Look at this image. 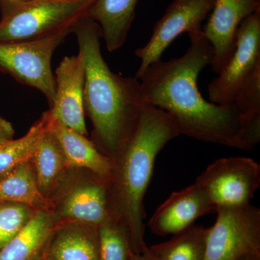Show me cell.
Listing matches in <instances>:
<instances>
[{
    "label": "cell",
    "mask_w": 260,
    "mask_h": 260,
    "mask_svg": "<svg viewBox=\"0 0 260 260\" xmlns=\"http://www.w3.org/2000/svg\"><path fill=\"white\" fill-rule=\"evenodd\" d=\"M181 57L154 61L138 78L145 102L170 114L179 134L200 141L251 150L260 140V115H246L235 105L205 100L198 87L200 72L211 64L213 48L203 34L190 38Z\"/></svg>",
    "instance_id": "obj_1"
},
{
    "label": "cell",
    "mask_w": 260,
    "mask_h": 260,
    "mask_svg": "<svg viewBox=\"0 0 260 260\" xmlns=\"http://www.w3.org/2000/svg\"><path fill=\"white\" fill-rule=\"evenodd\" d=\"M85 65L84 107L93 124L96 148L116 158L138 126L144 101L140 80L113 73L101 50L102 32L87 14L73 27Z\"/></svg>",
    "instance_id": "obj_2"
},
{
    "label": "cell",
    "mask_w": 260,
    "mask_h": 260,
    "mask_svg": "<svg viewBox=\"0 0 260 260\" xmlns=\"http://www.w3.org/2000/svg\"><path fill=\"white\" fill-rule=\"evenodd\" d=\"M179 135L169 113L145 102L135 133L113 160L111 216L125 227L133 254L148 248L144 239V198L155 159L166 145Z\"/></svg>",
    "instance_id": "obj_3"
},
{
    "label": "cell",
    "mask_w": 260,
    "mask_h": 260,
    "mask_svg": "<svg viewBox=\"0 0 260 260\" xmlns=\"http://www.w3.org/2000/svg\"><path fill=\"white\" fill-rule=\"evenodd\" d=\"M208 95L213 104H234L246 115H260V9L241 23L234 54L210 82Z\"/></svg>",
    "instance_id": "obj_4"
},
{
    "label": "cell",
    "mask_w": 260,
    "mask_h": 260,
    "mask_svg": "<svg viewBox=\"0 0 260 260\" xmlns=\"http://www.w3.org/2000/svg\"><path fill=\"white\" fill-rule=\"evenodd\" d=\"M94 0H0V42L36 40L73 26Z\"/></svg>",
    "instance_id": "obj_5"
},
{
    "label": "cell",
    "mask_w": 260,
    "mask_h": 260,
    "mask_svg": "<svg viewBox=\"0 0 260 260\" xmlns=\"http://www.w3.org/2000/svg\"><path fill=\"white\" fill-rule=\"evenodd\" d=\"M73 27L36 40L0 42V71L19 83L39 90L47 98L51 107L56 94L51 58L56 48L73 32Z\"/></svg>",
    "instance_id": "obj_6"
},
{
    "label": "cell",
    "mask_w": 260,
    "mask_h": 260,
    "mask_svg": "<svg viewBox=\"0 0 260 260\" xmlns=\"http://www.w3.org/2000/svg\"><path fill=\"white\" fill-rule=\"evenodd\" d=\"M208 229L203 260H260V209L251 204L219 208Z\"/></svg>",
    "instance_id": "obj_7"
},
{
    "label": "cell",
    "mask_w": 260,
    "mask_h": 260,
    "mask_svg": "<svg viewBox=\"0 0 260 260\" xmlns=\"http://www.w3.org/2000/svg\"><path fill=\"white\" fill-rule=\"evenodd\" d=\"M216 210L251 204L260 186V165L247 157H229L210 164L197 179Z\"/></svg>",
    "instance_id": "obj_8"
},
{
    "label": "cell",
    "mask_w": 260,
    "mask_h": 260,
    "mask_svg": "<svg viewBox=\"0 0 260 260\" xmlns=\"http://www.w3.org/2000/svg\"><path fill=\"white\" fill-rule=\"evenodd\" d=\"M215 0H174L154 27L150 40L135 51L140 59L135 78L138 79L149 65L160 59L166 49L183 32L189 38L203 34L202 23L211 13Z\"/></svg>",
    "instance_id": "obj_9"
},
{
    "label": "cell",
    "mask_w": 260,
    "mask_h": 260,
    "mask_svg": "<svg viewBox=\"0 0 260 260\" xmlns=\"http://www.w3.org/2000/svg\"><path fill=\"white\" fill-rule=\"evenodd\" d=\"M110 180L90 173L83 181H76L61 194L54 221L67 220L99 225L111 217Z\"/></svg>",
    "instance_id": "obj_10"
},
{
    "label": "cell",
    "mask_w": 260,
    "mask_h": 260,
    "mask_svg": "<svg viewBox=\"0 0 260 260\" xmlns=\"http://www.w3.org/2000/svg\"><path fill=\"white\" fill-rule=\"evenodd\" d=\"M260 9V0H215L203 36L213 48L211 68L219 74L236 47L238 29L249 15Z\"/></svg>",
    "instance_id": "obj_11"
},
{
    "label": "cell",
    "mask_w": 260,
    "mask_h": 260,
    "mask_svg": "<svg viewBox=\"0 0 260 260\" xmlns=\"http://www.w3.org/2000/svg\"><path fill=\"white\" fill-rule=\"evenodd\" d=\"M85 75V65L80 53L78 55L65 56L56 70L55 100L48 112L51 119L86 136Z\"/></svg>",
    "instance_id": "obj_12"
},
{
    "label": "cell",
    "mask_w": 260,
    "mask_h": 260,
    "mask_svg": "<svg viewBox=\"0 0 260 260\" xmlns=\"http://www.w3.org/2000/svg\"><path fill=\"white\" fill-rule=\"evenodd\" d=\"M215 212L206 191L195 181L185 189L173 192L155 210L148 226L157 235H174L191 226L200 217Z\"/></svg>",
    "instance_id": "obj_13"
},
{
    "label": "cell",
    "mask_w": 260,
    "mask_h": 260,
    "mask_svg": "<svg viewBox=\"0 0 260 260\" xmlns=\"http://www.w3.org/2000/svg\"><path fill=\"white\" fill-rule=\"evenodd\" d=\"M49 130L60 144L68 169H84L110 180L114 169L112 159L102 153L93 141L51 118Z\"/></svg>",
    "instance_id": "obj_14"
},
{
    "label": "cell",
    "mask_w": 260,
    "mask_h": 260,
    "mask_svg": "<svg viewBox=\"0 0 260 260\" xmlns=\"http://www.w3.org/2000/svg\"><path fill=\"white\" fill-rule=\"evenodd\" d=\"M49 210H37L26 225L0 249V260H43L55 231Z\"/></svg>",
    "instance_id": "obj_15"
},
{
    "label": "cell",
    "mask_w": 260,
    "mask_h": 260,
    "mask_svg": "<svg viewBox=\"0 0 260 260\" xmlns=\"http://www.w3.org/2000/svg\"><path fill=\"white\" fill-rule=\"evenodd\" d=\"M48 250L51 260H101L98 226L68 222L55 229Z\"/></svg>",
    "instance_id": "obj_16"
},
{
    "label": "cell",
    "mask_w": 260,
    "mask_h": 260,
    "mask_svg": "<svg viewBox=\"0 0 260 260\" xmlns=\"http://www.w3.org/2000/svg\"><path fill=\"white\" fill-rule=\"evenodd\" d=\"M138 0H94L87 15L100 28L108 50L120 49L135 18Z\"/></svg>",
    "instance_id": "obj_17"
},
{
    "label": "cell",
    "mask_w": 260,
    "mask_h": 260,
    "mask_svg": "<svg viewBox=\"0 0 260 260\" xmlns=\"http://www.w3.org/2000/svg\"><path fill=\"white\" fill-rule=\"evenodd\" d=\"M30 161L39 190L49 198L69 169L60 144L49 127L39 141Z\"/></svg>",
    "instance_id": "obj_18"
},
{
    "label": "cell",
    "mask_w": 260,
    "mask_h": 260,
    "mask_svg": "<svg viewBox=\"0 0 260 260\" xmlns=\"http://www.w3.org/2000/svg\"><path fill=\"white\" fill-rule=\"evenodd\" d=\"M0 201L28 205L35 210L51 211L52 200L38 187L31 161L25 162L0 181Z\"/></svg>",
    "instance_id": "obj_19"
},
{
    "label": "cell",
    "mask_w": 260,
    "mask_h": 260,
    "mask_svg": "<svg viewBox=\"0 0 260 260\" xmlns=\"http://www.w3.org/2000/svg\"><path fill=\"white\" fill-rule=\"evenodd\" d=\"M50 122L51 116L47 111L23 137L0 144V181L22 164L31 160L39 141L49 129Z\"/></svg>",
    "instance_id": "obj_20"
},
{
    "label": "cell",
    "mask_w": 260,
    "mask_h": 260,
    "mask_svg": "<svg viewBox=\"0 0 260 260\" xmlns=\"http://www.w3.org/2000/svg\"><path fill=\"white\" fill-rule=\"evenodd\" d=\"M208 229L194 224L167 242L149 247L156 260H203Z\"/></svg>",
    "instance_id": "obj_21"
},
{
    "label": "cell",
    "mask_w": 260,
    "mask_h": 260,
    "mask_svg": "<svg viewBox=\"0 0 260 260\" xmlns=\"http://www.w3.org/2000/svg\"><path fill=\"white\" fill-rule=\"evenodd\" d=\"M101 260H129L133 254L125 227L110 217L98 225Z\"/></svg>",
    "instance_id": "obj_22"
},
{
    "label": "cell",
    "mask_w": 260,
    "mask_h": 260,
    "mask_svg": "<svg viewBox=\"0 0 260 260\" xmlns=\"http://www.w3.org/2000/svg\"><path fill=\"white\" fill-rule=\"evenodd\" d=\"M36 210L22 203L0 201V249L22 230Z\"/></svg>",
    "instance_id": "obj_23"
},
{
    "label": "cell",
    "mask_w": 260,
    "mask_h": 260,
    "mask_svg": "<svg viewBox=\"0 0 260 260\" xmlns=\"http://www.w3.org/2000/svg\"><path fill=\"white\" fill-rule=\"evenodd\" d=\"M15 135V130L13 125L0 116V144L8 141V140L13 139Z\"/></svg>",
    "instance_id": "obj_24"
},
{
    "label": "cell",
    "mask_w": 260,
    "mask_h": 260,
    "mask_svg": "<svg viewBox=\"0 0 260 260\" xmlns=\"http://www.w3.org/2000/svg\"><path fill=\"white\" fill-rule=\"evenodd\" d=\"M129 260H156V259L154 257L153 254L149 250L148 247L147 250L140 253V254H132Z\"/></svg>",
    "instance_id": "obj_25"
},
{
    "label": "cell",
    "mask_w": 260,
    "mask_h": 260,
    "mask_svg": "<svg viewBox=\"0 0 260 260\" xmlns=\"http://www.w3.org/2000/svg\"><path fill=\"white\" fill-rule=\"evenodd\" d=\"M244 260H250V259H244Z\"/></svg>",
    "instance_id": "obj_26"
}]
</instances>
